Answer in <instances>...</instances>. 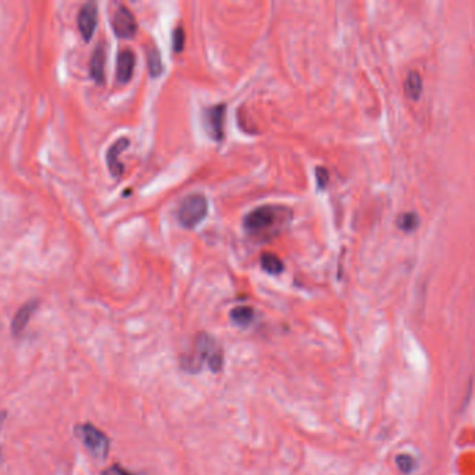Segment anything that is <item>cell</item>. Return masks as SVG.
I'll list each match as a JSON object with an SVG mask.
<instances>
[{"label":"cell","instance_id":"1","mask_svg":"<svg viewBox=\"0 0 475 475\" xmlns=\"http://www.w3.org/2000/svg\"><path fill=\"white\" fill-rule=\"evenodd\" d=\"M291 210L282 205H262L245 215L243 225L251 236L267 237L279 233L290 221Z\"/></svg>","mask_w":475,"mask_h":475},{"label":"cell","instance_id":"2","mask_svg":"<svg viewBox=\"0 0 475 475\" xmlns=\"http://www.w3.org/2000/svg\"><path fill=\"white\" fill-rule=\"evenodd\" d=\"M203 362H206L214 373L219 371L223 362L222 351L218 343L214 338H210L205 333L198 336L195 343V353L183 360V366L187 371H198L201 368V364Z\"/></svg>","mask_w":475,"mask_h":475},{"label":"cell","instance_id":"3","mask_svg":"<svg viewBox=\"0 0 475 475\" xmlns=\"http://www.w3.org/2000/svg\"><path fill=\"white\" fill-rule=\"evenodd\" d=\"M208 214V201L202 194L187 195L177 210V219L183 228L192 229L198 226Z\"/></svg>","mask_w":475,"mask_h":475},{"label":"cell","instance_id":"4","mask_svg":"<svg viewBox=\"0 0 475 475\" xmlns=\"http://www.w3.org/2000/svg\"><path fill=\"white\" fill-rule=\"evenodd\" d=\"M77 435L88 449V452L98 457V459H107L111 449V442L108 437L99 430H96L91 424L80 426L77 427Z\"/></svg>","mask_w":475,"mask_h":475},{"label":"cell","instance_id":"5","mask_svg":"<svg viewBox=\"0 0 475 475\" xmlns=\"http://www.w3.org/2000/svg\"><path fill=\"white\" fill-rule=\"evenodd\" d=\"M225 113H226V104L225 103H219V104H215V107L206 108L202 113L203 127H205L208 135L215 141H221L223 138Z\"/></svg>","mask_w":475,"mask_h":475},{"label":"cell","instance_id":"6","mask_svg":"<svg viewBox=\"0 0 475 475\" xmlns=\"http://www.w3.org/2000/svg\"><path fill=\"white\" fill-rule=\"evenodd\" d=\"M112 27L118 36L120 38H131L137 32V20L133 14V12L124 6L120 5L113 13L112 17Z\"/></svg>","mask_w":475,"mask_h":475},{"label":"cell","instance_id":"7","mask_svg":"<svg viewBox=\"0 0 475 475\" xmlns=\"http://www.w3.org/2000/svg\"><path fill=\"white\" fill-rule=\"evenodd\" d=\"M77 23H78V30L81 35L84 36V39L89 41L98 24V5L92 2V0L85 2L78 10Z\"/></svg>","mask_w":475,"mask_h":475},{"label":"cell","instance_id":"8","mask_svg":"<svg viewBox=\"0 0 475 475\" xmlns=\"http://www.w3.org/2000/svg\"><path fill=\"white\" fill-rule=\"evenodd\" d=\"M129 144H130V140L127 137H120L108 149L107 162H108V168H109L111 173L115 177H120L123 175V172H124V165L119 161V153L122 151H124L129 146Z\"/></svg>","mask_w":475,"mask_h":475},{"label":"cell","instance_id":"9","mask_svg":"<svg viewBox=\"0 0 475 475\" xmlns=\"http://www.w3.org/2000/svg\"><path fill=\"white\" fill-rule=\"evenodd\" d=\"M36 308H38V300H30L28 302H25L24 305L20 307V309L16 312L14 318L12 321L13 335L19 336L25 331V328L31 320V316L36 311Z\"/></svg>","mask_w":475,"mask_h":475},{"label":"cell","instance_id":"10","mask_svg":"<svg viewBox=\"0 0 475 475\" xmlns=\"http://www.w3.org/2000/svg\"><path fill=\"white\" fill-rule=\"evenodd\" d=\"M135 66V55L130 47H124L120 50L118 58V80L120 82H127L134 71Z\"/></svg>","mask_w":475,"mask_h":475},{"label":"cell","instance_id":"11","mask_svg":"<svg viewBox=\"0 0 475 475\" xmlns=\"http://www.w3.org/2000/svg\"><path fill=\"white\" fill-rule=\"evenodd\" d=\"M104 60H107V55H104V46L102 43H98L92 52V56L89 60V73H91V77L96 82H103Z\"/></svg>","mask_w":475,"mask_h":475},{"label":"cell","instance_id":"12","mask_svg":"<svg viewBox=\"0 0 475 475\" xmlns=\"http://www.w3.org/2000/svg\"><path fill=\"white\" fill-rule=\"evenodd\" d=\"M404 92L406 96L411 100H417L422 93V78L418 71L412 70L407 74L404 81Z\"/></svg>","mask_w":475,"mask_h":475},{"label":"cell","instance_id":"13","mask_svg":"<svg viewBox=\"0 0 475 475\" xmlns=\"http://www.w3.org/2000/svg\"><path fill=\"white\" fill-rule=\"evenodd\" d=\"M261 267L263 271L268 272L269 275H279L285 269L283 261L272 252H263L261 255Z\"/></svg>","mask_w":475,"mask_h":475},{"label":"cell","instance_id":"14","mask_svg":"<svg viewBox=\"0 0 475 475\" xmlns=\"http://www.w3.org/2000/svg\"><path fill=\"white\" fill-rule=\"evenodd\" d=\"M146 60H148V69L152 77L159 76L164 71V63H162V58L159 50H157L156 46L151 45L146 49Z\"/></svg>","mask_w":475,"mask_h":475},{"label":"cell","instance_id":"15","mask_svg":"<svg viewBox=\"0 0 475 475\" xmlns=\"http://www.w3.org/2000/svg\"><path fill=\"white\" fill-rule=\"evenodd\" d=\"M230 318L239 327H248L254 320V309L250 307H236L230 312Z\"/></svg>","mask_w":475,"mask_h":475},{"label":"cell","instance_id":"16","mask_svg":"<svg viewBox=\"0 0 475 475\" xmlns=\"http://www.w3.org/2000/svg\"><path fill=\"white\" fill-rule=\"evenodd\" d=\"M418 225H419V218L414 212H407L397 218V226L403 232H412L418 228Z\"/></svg>","mask_w":475,"mask_h":475},{"label":"cell","instance_id":"17","mask_svg":"<svg viewBox=\"0 0 475 475\" xmlns=\"http://www.w3.org/2000/svg\"><path fill=\"white\" fill-rule=\"evenodd\" d=\"M396 464H397L399 470H400L401 472H404V474L412 472L414 468H415V465H417L415 460H414L410 454H400V456H397Z\"/></svg>","mask_w":475,"mask_h":475},{"label":"cell","instance_id":"18","mask_svg":"<svg viewBox=\"0 0 475 475\" xmlns=\"http://www.w3.org/2000/svg\"><path fill=\"white\" fill-rule=\"evenodd\" d=\"M184 42H186V34L184 30L181 27H177L173 31V49L176 52H181L184 47Z\"/></svg>","mask_w":475,"mask_h":475},{"label":"cell","instance_id":"19","mask_svg":"<svg viewBox=\"0 0 475 475\" xmlns=\"http://www.w3.org/2000/svg\"><path fill=\"white\" fill-rule=\"evenodd\" d=\"M315 177H316V184H318L320 188H325L329 183V172L322 168V166H318L315 169Z\"/></svg>","mask_w":475,"mask_h":475},{"label":"cell","instance_id":"20","mask_svg":"<svg viewBox=\"0 0 475 475\" xmlns=\"http://www.w3.org/2000/svg\"><path fill=\"white\" fill-rule=\"evenodd\" d=\"M103 475H140V474H134V472H129L127 470H123L120 465H113L111 467L108 471H104Z\"/></svg>","mask_w":475,"mask_h":475},{"label":"cell","instance_id":"21","mask_svg":"<svg viewBox=\"0 0 475 475\" xmlns=\"http://www.w3.org/2000/svg\"><path fill=\"white\" fill-rule=\"evenodd\" d=\"M5 418H6V412H0V430H2Z\"/></svg>","mask_w":475,"mask_h":475}]
</instances>
